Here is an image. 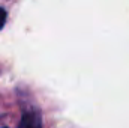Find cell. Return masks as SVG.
Returning <instances> with one entry per match:
<instances>
[{"label": "cell", "mask_w": 129, "mask_h": 128, "mask_svg": "<svg viewBox=\"0 0 129 128\" xmlns=\"http://www.w3.org/2000/svg\"><path fill=\"white\" fill-rule=\"evenodd\" d=\"M18 128H42V121L38 112L29 110L21 116V121L18 124Z\"/></svg>", "instance_id": "cell-1"}, {"label": "cell", "mask_w": 129, "mask_h": 128, "mask_svg": "<svg viewBox=\"0 0 129 128\" xmlns=\"http://www.w3.org/2000/svg\"><path fill=\"white\" fill-rule=\"evenodd\" d=\"M5 21H6V12H5V9L0 8V29L5 26Z\"/></svg>", "instance_id": "cell-2"}]
</instances>
